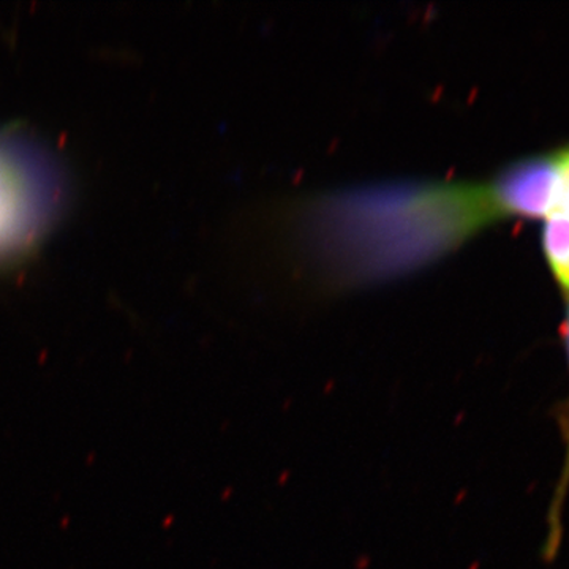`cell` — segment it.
Here are the masks:
<instances>
[{
  "label": "cell",
  "mask_w": 569,
  "mask_h": 569,
  "mask_svg": "<svg viewBox=\"0 0 569 569\" xmlns=\"http://www.w3.org/2000/svg\"><path fill=\"white\" fill-rule=\"evenodd\" d=\"M563 332H565V347H567L568 366H569V298H568L567 320H565Z\"/></svg>",
  "instance_id": "277c9868"
},
{
  "label": "cell",
  "mask_w": 569,
  "mask_h": 569,
  "mask_svg": "<svg viewBox=\"0 0 569 569\" xmlns=\"http://www.w3.org/2000/svg\"><path fill=\"white\" fill-rule=\"evenodd\" d=\"M559 152V183L556 200L546 216L542 244L553 274L569 293V148Z\"/></svg>",
  "instance_id": "3957f363"
},
{
  "label": "cell",
  "mask_w": 569,
  "mask_h": 569,
  "mask_svg": "<svg viewBox=\"0 0 569 569\" xmlns=\"http://www.w3.org/2000/svg\"><path fill=\"white\" fill-rule=\"evenodd\" d=\"M283 239L318 291L415 271L503 219L492 182H377L287 204Z\"/></svg>",
  "instance_id": "6da1fadb"
},
{
  "label": "cell",
  "mask_w": 569,
  "mask_h": 569,
  "mask_svg": "<svg viewBox=\"0 0 569 569\" xmlns=\"http://www.w3.org/2000/svg\"><path fill=\"white\" fill-rule=\"evenodd\" d=\"M9 140L0 138V258L31 244L50 209V187L37 178L36 163Z\"/></svg>",
  "instance_id": "7a4b0ae2"
}]
</instances>
